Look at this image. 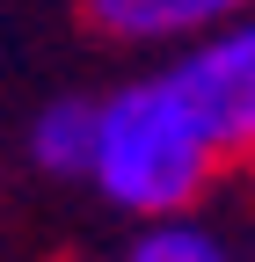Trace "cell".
Wrapping results in <instances>:
<instances>
[{
	"label": "cell",
	"instance_id": "obj_3",
	"mask_svg": "<svg viewBox=\"0 0 255 262\" xmlns=\"http://www.w3.org/2000/svg\"><path fill=\"white\" fill-rule=\"evenodd\" d=\"M88 22L102 37H124V44H175V37H211V29L241 22L248 0H80Z\"/></svg>",
	"mask_w": 255,
	"mask_h": 262
},
{
	"label": "cell",
	"instance_id": "obj_2",
	"mask_svg": "<svg viewBox=\"0 0 255 262\" xmlns=\"http://www.w3.org/2000/svg\"><path fill=\"white\" fill-rule=\"evenodd\" d=\"M168 88L189 102L219 153H255V15L197 37L168 66Z\"/></svg>",
	"mask_w": 255,
	"mask_h": 262
},
{
	"label": "cell",
	"instance_id": "obj_4",
	"mask_svg": "<svg viewBox=\"0 0 255 262\" xmlns=\"http://www.w3.org/2000/svg\"><path fill=\"white\" fill-rule=\"evenodd\" d=\"M95 146H102V102H44V117L29 124V160L44 175H66V182H88L95 175Z\"/></svg>",
	"mask_w": 255,
	"mask_h": 262
},
{
	"label": "cell",
	"instance_id": "obj_5",
	"mask_svg": "<svg viewBox=\"0 0 255 262\" xmlns=\"http://www.w3.org/2000/svg\"><path fill=\"white\" fill-rule=\"evenodd\" d=\"M124 262H233V255L197 219H146V233L124 248Z\"/></svg>",
	"mask_w": 255,
	"mask_h": 262
},
{
	"label": "cell",
	"instance_id": "obj_1",
	"mask_svg": "<svg viewBox=\"0 0 255 262\" xmlns=\"http://www.w3.org/2000/svg\"><path fill=\"white\" fill-rule=\"evenodd\" d=\"M211 168H219V146L168 88V73L102 95V146H95V175H88L102 204L132 219H182L189 196L211 182Z\"/></svg>",
	"mask_w": 255,
	"mask_h": 262
}]
</instances>
